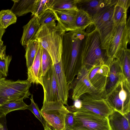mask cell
<instances>
[{
    "instance_id": "36",
    "label": "cell",
    "mask_w": 130,
    "mask_h": 130,
    "mask_svg": "<svg viewBox=\"0 0 130 130\" xmlns=\"http://www.w3.org/2000/svg\"><path fill=\"white\" fill-rule=\"evenodd\" d=\"M6 46L3 44V41L0 40V58L3 59L6 55V54L5 50Z\"/></svg>"
},
{
    "instance_id": "25",
    "label": "cell",
    "mask_w": 130,
    "mask_h": 130,
    "mask_svg": "<svg viewBox=\"0 0 130 130\" xmlns=\"http://www.w3.org/2000/svg\"><path fill=\"white\" fill-rule=\"evenodd\" d=\"M39 42L36 39L29 42L26 45L25 57L27 69L32 65L38 48Z\"/></svg>"
},
{
    "instance_id": "2",
    "label": "cell",
    "mask_w": 130,
    "mask_h": 130,
    "mask_svg": "<svg viewBox=\"0 0 130 130\" xmlns=\"http://www.w3.org/2000/svg\"><path fill=\"white\" fill-rule=\"evenodd\" d=\"M86 32L81 48L82 66L88 71L99 64H105L109 66L111 62L106 50L102 48L98 31L94 27V29Z\"/></svg>"
},
{
    "instance_id": "40",
    "label": "cell",
    "mask_w": 130,
    "mask_h": 130,
    "mask_svg": "<svg viewBox=\"0 0 130 130\" xmlns=\"http://www.w3.org/2000/svg\"><path fill=\"white\" fill-rule=\"evenodd\" d=\"M5 32V30L2 28L0 26V40H2V36Z\"/></svg>"
},
{
    "instance_id": "26",
    "label": "cell",
    "mask_w": 130,
    "mask_h": 130,
    "mask_svg": "<svg viewBox=\"0 0 130 130\" xmlns=\"http://www.w3.org/2000/svg\"><path fill=\"white\" fill-rule=\"evenodd\" d=\"M16 16L10 10H2L0 11V26L5 29L10 25L15 23Z\"/></svg>"
},
{
    "instance_id": "18",
    "label": "cell",
    "mask_w": 130,
    "mask_h": 130,
    "mask_svg": "<svg viewBox=\"0 0 130 130\" xmlns=\"http://www.w3.org/2000/svg\"><path fill=\"white\" fill-rule=\"evenodd\" d=\"M111 4V0H78V9L86 12L91 18L97 13Z\"/></svg>"
},
{
    "instance_id": "24",
    "label": "cell",
    "mask_w": 130,
    "mask_h": 130,
    "mask_svg": "<svg viewBox=\"0 0 130 130\" xmlns=\"http://www.w3.org/2000/svg\"><path fill=\"white\" fill-rule=\"evenodd\" d=\"M78 0H51L47 9L52 11L72 9L78 11L77 4Z\"/></svg>"
},
{
    "instance_id": "11",
    "label": "cell",
    "mask_w": 130,
    "mask_h": 130,
    "mask_svg": "<svg viewBox=\"0 0 130 130\" xmlns=\"http://www.w3.org/2000/svg\"><path fill=\"white\" fill-rule=\"evenodd\" d=\"M79 99L82 103V108L99 115L108 118L113 110L105 98L96 99L85 93Z\"/></svg>"
},
{
    "instance_id": "21",
    "label": "cell",
    "mask_w": 130,
    "mask_h": 130,
    "mask_svg": "<svg viewBox=\"0 0 130 130\" xmlns=\"http://www.w3.org/2000/svg\"><path fill=\"white\" fill-rule=\"evenodd\" d=\"M14 4L10 9L16 16L20 17L28 13L32 14L35 9L37 0H12Z\"/></svg>"
},
{
    "instance_id": "5",
    "label": "cell",
    "mask_w": 130,
    "mask_h": 130,
    "mask_svg": "<svg viewBox=\"0 0 130 130\" xmlns=\"http://www.w3.org/2000/svg\"><path fill=\"white\" fill-rule=\"evenodd\" d=\"M74 123L65 130H111L108 118L81 108L74 112Z\"/></svg>"
},
{
    "instance_id": "39",
    "label": "cell",
    "mask_w": 130,
    "mask_h": 130,
    "mask_svg": "<svg viewBox=\"0 0 130 130\" xmlns=\"http://www.w3.org/2000/svg\"><path fill=\"white\" fill-rule=\"evenodd\" d=\"M43 126L44 130H57L49 125L45 122L44 125Z\"/></svg>"
},
{
    "instance_id": "41",
    "label": "cell",
    "mask_w": 130,
    "mask_h": 130,
    "mask_svg": "<svg viewBox=\"0 0 130 130\" xmlns=\"http://www.w3.org/2000/svg\"><path fill=\"white\" fill-rule=\"evenodd\" d=\"M4 116V115L3 113L0 110V118Z\"/></svg>"
},
{
    "instance_id": "33",
    "label": "cell",
    "mask_w": 130,
    "mask_h": 130,
    "mask_svg": "<svg viewBox=\"0 0 130 130\" xmlns=\"http://www.w3.org/2000/svg\"><path fill=\"white\" fill-rule=\"evenodd\" d=\"M12 59V56L6 55L4 58H0V73L4 77L8 75L9 65Z\"/></svg>"
},
{
    "instance_id": "3",
    "label": "cell",
    "mask_w": 130,
    "mask_h": 130,
    "mask_svg": "<svg viewBox=\"0 0 130 130\" xmlns=\"http://www.w3.org/2000/svg\"><path fill=\"white\" fill-rule=\"evenodd\" d=\"M66 32L58 22L40 26L35 36L50 56L53 64L61 59L62 41Z\"/></svg>"
},
{
    "instance_id": "19",
    "label": "cell",
    "mask_w": 130,
    "mask_h": 130,
    "mask_svg": "<svg viewBox=\"0 0 130 130\" xmlns=\"http://www.w3.org/2000/svg\"><path fill=\"white\" fill-rule=\"evenodd\" d=\"M108 119L111 130H130V112L123 115L113 110Z\"/></svg>"
},
{
    "instance_id": "27",
    "label": "cell",
    "mask_w": 130,
    "mask_h": 130,
    "mask_svg": "<svg viewBox=\"0 0 130 130\" xmlns=\"http://www.w3.org/2000/svg\"><path fill=\"white\" fill-rule=\"evenodd\" d=\"M91 23V19L88 14L84 11L78 9L76 18V26L77 29L85 30Z\"/></svg>"
},
{
    "instance_id": "17",
    "label": "cell",
    "mask_w": 130,
    "mask_h": 130,
    "mask_svg": "<svg viewBox=\"0 0 130 130\" xmlns=\"http://www.w3.org/2000/svg\"><path fill=\"white\" fill-rule=\"evenodd\" d=\"M52 11L56 16L57 21L66 32L77 29L76 26V18L77 11L72 9Z\"/></svg>"
},
{
    "instance_id": "28",
    "label": "cell",
    "mask_w": 130,
    "mask_h": 130,
    "mask_svg": "<svg viewBox=\"0 0 130 130\" xmlns=\"http://www.w3.org/2000/svg\"><path fill=\"white\" fill-rule=\"evenodd\" d=\"M127 10L118 6H114L112 19L116 27L127 22Z\"/></svg>"
},
{
    "instance_id": "16",
    "label": "cell",
    "mask_w": 130,
    "mask_h": 130,
    "mask_svg": "<svg viewBox=\"0 0 130 130\" xmlns=\"http://www.w3.org/2000/svg\"><path fill=\"white\" fill-rule=\"evenodd\" d=\"M42 47L39 43L38 48L31 66L27 69V80L31 83L43 86L41 57Z\"/></svg>"
},
{
    "instance_id": "42",
    "label": "cell",
    "mask_w": 130,
    "mask_h": 130,
    "mask_svg": "<svg viewBox=\"0 0 130 130\" xmlns=\"http://www.w3.org/2000/svg\"><path fill=\"white\" fill-rule=\"evenodd\" d=\"M3 127V126L2 124L0 122V130H2Z\"/></svg>"
},
{
    "instance_id": "4",
    "label": "cell",
    "mask_w": 130,
    "mask_h": 130,
    "mask_svg": "<svg viewBox=\"0 0 130 130\" xmlns=\"http://www.w3.org/2000/svg\"><path fill=\"white\" fill-rule=\"evenodd\" d=\"M114 7L109 5L91 18L92 24L100 34L102 48L105 50L113 37L116 27L112 19Z\"/></svg>"
},
{
    "instance_id": "20",
    "label": "cell",
    "mask_w": 130,
    "mask_h": 130,
    "mask_svg": "<svg viewBox=\"0 0 130 130\" xmlns=\"http://www.w3.org/2000/svg\"><path fill=\"white\" fill-rule=\"evenodd\" d=\"M40 26L38 17L34 16L23 27V32L20 40L22 46H26L29 42L35 39V36Z\"/></svg>"
},
{
    "instance_id": "14",
    "label": "cell",
    "mask_w": 130,
    "mask_h": 130,
    "mask_svg": "<svg viewBox=\"0 0 130 130\" xmlns=\"http://www.w3.org/2000/svg\"><path fill=\"white\" fill-rule=\"evenodd\" d=\"M109 67V71L106 87L105 98L120 83L126 79L117 59H114Z\"/></svg>"
},
{
    "instance_id": "10",
    "label": "cell",
    "mask_w": 130,
    "mask_h": 130,
    "mask_svg": "<svg viewBox=\"0 0 130 130\" xmlns=\"http://www.w3.org/2000/svg\"><path fill=\"white\" fill-rule=\"evenodd\" d=\"M88 74V71L82 66L77 77L69 85L70 89V88L72 89V99L73 101L79 99L82 95L85 93L96 99L104 98L91 83Z\"/></svg>"
},
{
    "instance_id": "38",
    "label": "cell",
    "mask_w": 130,
    "mask_h": 130,
    "mask_svg": "<svg viewBox=\"0 0 130 130\" xmlns=\"http://www.w3.org/2000/svg\"><path fill=\"white\" fill-rule=\"evenodd\" d=\"M6 116H4L0 118V122L3 126L2 130H8L7 125Z\"/></svg>"
},
{
    "instance_id": "13",
    "label": "cell",
    "mask_w": 130,
    "mask_h": 130,
    "mask_svg": "<svg viewBox=\"0 0 130 130\" xmlns=\"http://www.w3.org/2000/svg\"><path fill=\"white\" fill-rule=\"evenodd\" d=\"M44 92L43 103L60 100L54 72V65L42 76Z\"/></svg>"
},
{
    "instance_id": "22",
    "label": "cell",
    "mask_w": 130,
    "mask_h": 130,
    "mask_svg": "<svg viewBox=\"0 0 130 130\" xmlns=\"http://www.w3.org/2000/svg\"><path fill=\"white\" fill-rule=\"evenodd\" d=\"M115 58L117 59L125 78L130 83V50L127 48L119 51Z\"/></svg>"
},
{
    "instance_id": "1",
    "label": "cell",
    "mask_w": 130,
    "mask_h": 130,
    "mask_svg": "<svg viewBox=\"0 0 130 130\" xmlns=\"http://www.w3.org/2000/svg\"><path fill=\"white\" fill-rule=\"evenodd\" d=\"M86 35L85 30L79 29L66 32L63 35L61 60L69 85L82 67L81 48Z\"/></svg>"
},
{
    "instance_id": "35",
    "label": "cell",
    "mask_w": 130,
    "mask_h": 130,
    "mask_svg": "<svg viewBox=\"0 0 130 130\" xmlns=\"http://www.w3.org/2000/svg\"><path fill=\"white\" fill-rule=\"evenodd\" d=\"M115 5L119 6L127 10L130 6V0H116Z\"/></svg>"
},
{
    "instance_id": "9",
    "label": "cell",
    "mask_w": 130,
    "mask_h": 130,
    "mask_svg": "<svg viewBox=\"0 0 130 130\" xmlns=\"http://www.w3.org/2000/svg\"><path fill=\"white\" fill-rule=\"evenodd\" d=\"M130 33L129 16L126 23L116 27L113 37L106 50V55L111 62L119 51L127 48V45L130 43Z\"/></svg>"
},
{
    "instance_id": "7",
    "label": "cell",
    "mask_w": 130,
    "mask_h": 130,
    "mask_svg": "<svg viewBox=\"0 0 130 130\" xmlns=\"http://www.w3.org/2000/svg\"><path fill=\"white\" fill-rule=\"evenodd\" d=\"M40 112L44 121L57 130H65V119L69 111L61 101L43 103Z\"/></svg>"
},
{
    "instance_id": "34",
    "label": "cell",
    "mask_w": 130,
    "mask_h": 130,
    "mask_svg": "<svg viewBox=\"0 0 130 130\" xmlns=\"http://www.w3.org/2000/svg\"><path fill=\"white\" fill-rule=\"evenodd\" d=\"M69 111L67 115L65 118V129L72 127L74 123V112L71 111Z\"/></svg>"
},
{
    "instance_id": "12",
    "label": "cell",
    "mask_w": 130,
    "mask_h": 130,
    "mask_svg": "<svg viewBox=\"0 0 130 130\" xmlns=\"http://www.w3.org/2000/svg\"><path fill=\"white\" fill-rule=\"evenodd\" d=\"M109 71V67L102 64L97 65L88 71L91 83L104 98Z\"/></svg>"
},
{
    "instance_id": "8",
    "label": "cell",
    "mask_w": 130,
    "mask_h": 130,
    "mask_svg": "<svg viewBox=\"0 0 130 130\" xmlns=\"http://www.w3.org/2000/svg\"><path fill=\"white\" fill-rule=\"evenodd\" d=\"M105 99L110 107L123 115L130 112V83L121 82Z\"/></svg>"
},
{
    "instance_id": "29",
    "label": "cell",
    "mask_w": 130,
    "mask_h": 130,
    "mask_svg": "<svg viewBox=\"0 0 130 130\" xmlns=\"http://www.w3.org/2000/svg\"><path fill=\"white\" fill-rule=\"evenodd\" d=\"M40 26L56 22L57 18L53 11L49 9L44 11L38 17Z\"/></svg>"
},
{
    "instance_id": "30",
    "label": "cell",
    "mask_w": 130,
    "mask_h": 130,
    "mask_svg": "<svg viewBox=\"0 0 130 130\" xmlns=\"http://www.w3.org/2000/svg\"><path fill=\"white\" fill-rule=\"evenodd\" d=\"M53 65L50 56L47 51L42 47L41 57L42 76L45 75Z\"/></svg>"
},
{
    "instance_id": "31",
    "label": "cell",
    "mask_w": 130,
    "mask_h": 130,
    "mask_svg": "<svg viewBox=\"0 0 130 130\" xmlns=\"http://www.w3.org/2000/svg\"><path fill=\"white\" fill-rule=\"evenodd\" d=\"M51 0H37L35 8L31 15L38 17L44 11L47 10Z\"/></svg>"
},
{
    "instance_id": "32",
    "label": "cell",
    "mask_w": 130,
    "mask_h": 130,
    "mask_svg": "<svg viewBox=\"0 0 130 130\" xmlns=\"http://www.w3.org/2000/svg\"><path fill=\"white\" fill-rule=\"evenodd\" d=\"M30 99L31 103L29 105H28L27 109L30 110L34 114L36 117L41 122L43 126L45 121L43 120V118L38 105L34 101L32 94L31 95Z\"/></svg>"
},
{
    "instance_id": "23",
    "label": "cell",
    "mask_w": 130,
    "mask_h": 130,
    "mask_svg": "<svg viewBox=\"0 0 130 130\" xmlns=\"http://www.w3.org/2000/svg\"><path fill=\"white\" fill-rule=\"evenodd\" d=\"M23 98L9 101L2 104L0 106V110L4 116L12 111L27 109L28 105L23 101Z\"/></svg>"
},
{
    "instance_id": "15",
    "label": "cell",
    "mask_w": 130,
    "mask_h": 130,
    "mask_svg": "<svg viewBox=\"0 0 130 130\" xmlns=\"http://www.w3.org/2000/svg\"><path fill=\"white\" fill-rule=\"evenodd\" d=\"M55 74L61 101L64 105H68L69 85L67 81L61 60L54 64Z\"/></svg>"
},
{
    "instance_id": "6",
    "label": "cell",
    "mask_w": 130,
    "mask_h": 130,
    "mask_svg": "<svg viewBox=\"0 0 130 130\" xmlns=\"http://www.w3.org/2000/svg\"><path fill=\"white\" fill-rule=\"evenodd\" d=\"M31 83L27 79L13 81L6 79L0 73V103L14 99L28 98Z\"/></svg>"
},
{
    "instance_id": "37",
    "label": "cell",
    "mask_w": 130,
    "mask_h": 130,
    "mask_svg": "<svg viewBox=\"0 0 130 130\" xmlns=\"http://www.w3.org/2000/svg\"><path fill=\"white\" fill-rule=\"evenodd\" d=\"M72 106L76 109H80L82 107V103L81 100L78 99L75 101L74 105Z\"/></svg>"
}]
</instances>
